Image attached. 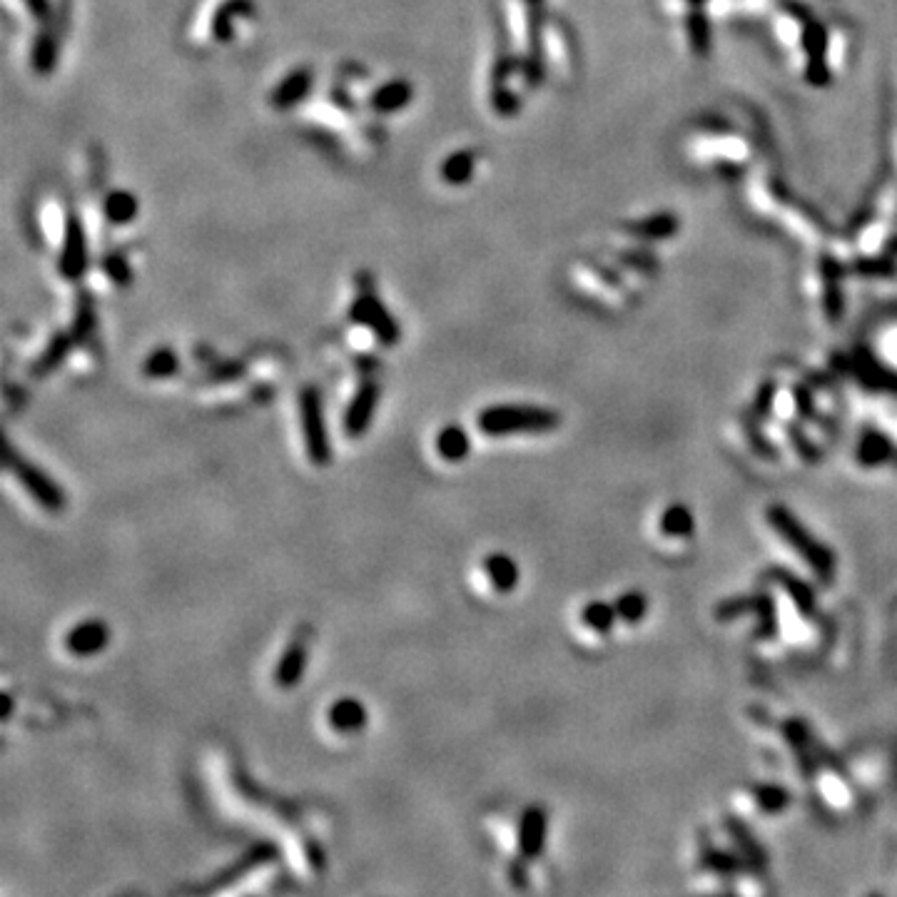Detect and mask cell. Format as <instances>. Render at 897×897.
<instances>
[{
    "mask_svg": "<svg viewBox=\"0 0 897 897\" xmlns=\"http://www.w3.org/2000/svg\"><path fill=\"white\" fill-rule=\"evenodd\" d=\"M282 870L280 855L272 848H262L260 855H252L250 860H245L242 865L232 868L230 873H225L222 878L210 880L202 888L192 890V893L182 897H255L262 895L272 883H275L277 873Z\"/></svg>",
    "mask_w": 897,
    "mask_h": 897,
    "instance_id": "1",
    "label": "cell"
},
{
    "mask_svg": "<svg viewBox=\"0 0 897 897\" xmlns=\"http://www.w3.org/2000/svg\"><path fill=\"white\" fill-rule=\"evenodd\" d=\"M561 424V417L544 407H526V404H496L484 409L476 419V427L486 437H511V434H546L554 432Z\"/></svg>",
    "mask_w": 897,
    "mask_h": 897,
    "instance_id": "2",
    "label": "cell"
},
{
    "mask_svg": "<svg viewBox=\"0 0 897 897\" xmlns=\"http://www.w3.org/2000/svg\"><path fill=\"white\" fill-rule=\"evenodd\" d=\"M299 414H302L304 447H307L309 461L314 466H327L332 461V447H329L327 422H324L322 394L314 387H304L299 394Z\"/></svg>",
    "mask_w": 897,
    "mask_h": 897,
    "instance_id": "3",
    "label": "cell"
},
{
    "mask_svg": "<svg viewBox=\"0 0 897 897\" xmlns=\"http://www.w3.org/2000/svg\"><path fill=\"white\" fill-rule=\"evenodd\" d=\"M8 466L15 471L18 481L23 484V489L33 496V501L38 506H43L45 511H63L65 509V491L45 474L43 469H38L35 464H30L25 456H18L13 449L8 447Z\"/></svg>",
    "mask_w": 897,
    "mask_h": 897,
    "instance_id": "4",
    "label": "cell"
},
{
    "mask_svg": "<svg viewBox=\"0 0 897 897\" xmlns=\"http://www.w3.org/2000/svg\"><path fill=\"white\" fill-rule=\"evenodd\" d=\"M653 539L668 554H676V551L691 546L696 539V521H693L688 506L671 504L661 509V514H656L653 519Z\"/></svg>",
    "mask_w": 897,
    "mask_h": 897,
    "instance_id": "5",
    "label": "cell"
},
{
    "mask_svg": "<svg viewBox=\"0 0 897 897\" xmlns=\"http://www.w3.org/2000/svg\"><path fill=\"white\" fill-rule=\"evenodd\" d=\"M768 524L770 529L775 531V536H780V539L785 541L788 549H793L795 554L803 556V561L810 566V569L818 571V574H825V569L830 566V556L825 554L820 546H815L813 541H810V536L805 534L803 526L795 524L793 516H788L783 509L775 506V509L768 511Z\"/></svg>",
    "mask_w": 897,
    "mask_h": 897,
    "instance_id": "6",
    "label": "cell"
},
{
    "mask_svg": "<svg viewBox=\"0 0 897 897\" xmlns=\"http://www.w3.org/2000/svg\"><path fill=\"white\" fill-rule=\"evenodd\" d=\"M349 317H352V322L367 327L384 347H394V344L399 342V337H402L399 324L394 322V317L387 312V307H384L372 292H359L352 309H349Z\"/></svg>",
    "mask_w": 897,
    "mask_h": 897,
    "instance_id": "7",
    "label": "cell"
},
{
    "mask_svg": "<svg viewBox=\"0 0 897 897\" xmlns=\"http://www.w3.org/2000/svg\"><path fill=\"white\" fill-rule=\"evenodd\" d=\"M110 643V628L105 621H83L75 628H70V633L65 636V648H68L73 656H95V653L105 651Z\"/></svg>",
    "mask_w": 897,
    "mask_h": 897,
    "instance_id": "8",
    "label": "cell"
},
{
    "mask_svg": "<svg viewBox=\"0 0 897 897\" xmlns=\"http://www.w3.org/2000/svg\"><path fill=\"white\" fill-rule=\"evenodd\" d=\"M85 267H88V247H85L83 227L75 217H70L65 227L63 252H60V272L65 280H78L83 277Z\"/></svg>",
    "mask_w": 897,
    "mask_h": 897,
    "instance_id": "9",
    "label": "cell"
},
{
    "mask_svg": "<svg viewBox=\"0 0 897 897\" xmlns=\"http://www.w3.org/2000/svg\"><path fill=\"white\" fill-rule=\"evenodd\" d=\"M377 399H379L377 384L367 382L359 387L352 404L347 407V414H344V429H347L349 437H362V434L367 432L369 424H372L374 419V412H377Z\"/></svg>",
    "mask_w": 897,
    "mask_h": 897,
    "instance_id": "10",
    "label": "cell"
},
{
    "mask_svg": "<svg viewBox=\"0 0 897 897\" xmlns=\"http://www.w3.org/2000/svg\"><path fill=\"white\" fill-rule=\"evenodd\" d=\"M307 663H309V641L304 636L292 638L290 646L285 648L282 653L280 663L275 668V683L280 688H295L299 681H302L304 671H307Z\"/></svg>",
    "mask_w": 897,
    "mask_h": 897,
    "instance_id": "11",
    "label": "cell"
},
{
    "mask_svg": "<svg viewBox=\"0 0 897 897\" xmlns=\"http://www.w3.org/2000/svg\"><path fill=\"white\" fill-rule=\"evenodd\" d=\"M618 626V618L613 606L601 601L586 603L579 611V628L591 643H606L613 636V628Z\"/></svg>",
    "mask_w": 897,
    "mask_h": 897,
    "instance_id": "12",
    "label": "cell"
},
{
    "mask_svg": "<svg viewBox=\"0 0 897 897\" xmlns=\"http://www.w3.org/2000/svg\"><path fill=\"white\" fill-rule=\"evenodd\" d=\"M327 721L334 733L352 736V733L364 731V726H367V708H364L359 701H354V698H339V701L332 703V708H329Z\"/></svg>",
    "mask_w": 897,
    "mask_h": 897,
    "instance_id": "13",
    "label": "cell"
},
{
    "mask_svg": "<svg viewBox=\"0 0 897 897\" xmlns=\"http://www.w3.org/2000/svg\"><path fill=\"white\" fill-rule=\"evenodd\" d=\"M484 571L489 576L491 589L499 591V594H511L519 586V566L509 554L494 551V554L486 556Z\"/></svg>",
    "mask_w": 897,
    "mask_h": 897,
    "instance_id": "14",
    "label": "cell"
},
{
    "mask_svg": "<svg viewBox=\"0 0 897 897\" xmlns=\"http://www.w3.org/2000/svg\"><path fill=\"white\" fill-rule=\"evenodd\" d=\"M309 88H312V70L299 68L277 85L275 93H272V105L277 110L295 108L299 100H304V95L309 93Z\"/></svg>",
    "mask_w": 897,
    "mask_h": 897,
    "instance_id": "15",
    "label": "cell"
},
{
    "mask_svg": "<svg viewBox=\"0 0 897 897\" xmlns=\"http://www.w3.org/2000/svg\"><path fill=\"white\" fill-rule=\"evenodd\" d=\"M409 100H412V85L407 80H392L372 95L369 105L377 113H397V110L407 108Z\"/></svg>",
    "mask_w": 897,
    "mask_h": 897,
    "instance_id": "16",
    "label": "cell"
},
{
    "mask_svg": "<svg viewBox=\"0 0 897 897\" xmlns=\"http://www.w3.org/2000/svg\"><path fill=\"white\" fill-rule=\"evenodd\" d=\"M471 451V442H469V434L464 432L461 427L456 424H449L444 427L442 432L437 434V454L442 456L444 461L449 464H456V461H464Z\"/></svg>",
    "mask_w": 897,
    "mask_h": 897,
    "instance_id": "17",
    "label": "cell"
},
{
    "mask_svg": "<svg viewBox=\"0 0 897 897\" xmlns=\"http://www.w3.org/2000/svg\"><path fill=\"white\" fill-rule=\"evenodd\" d=\"M138 210H140L138 200H135L133 192L128 190L110 192L103 202L105 217H108L113 225H128V222H133L135 217H138Z\"/></svg>",
    "mask_w": 897,
    "mask_h": 897,
    "instance_id": "18",
    "label": "cell"
},
{
    "mask_svg": "<svg viewBox=\"0 0 897 897\" xmlns=\"http://www.w3.org/2000/svg\"><path fill=\"white\" fill-rule=\"evenodd\" d=\"M613 611H616L618 626L623 628H636L638 623H643L648 611L646 596L638 594V591H628V594L618 596V601L613 603Z\"/></svg>",
    "mask_w": 897,
    "mask_h": 897,
    "instance_id": "19",
    "label": "cell"
},
{
    "mask_svg": "<svg viewBox=\"0 0 897 897\" xmlns=\"http://www.w3.org/2000/svg\"><path fill=\"white\" fill-rule=\"evenodd\" d=\"M70 347H73V339H70L68 334H58V337L50 339V344L45 347V352L40 354L38 362L33 364V374L45 377V374H50L53 369H58L60 364L65 362V357H68Z\"/></svg>",
    "mask_w": 897,
    "mask_h": 897,
    "instance_id": "20",
    "label": "cell"
},
{
    "mask_svg": "<svg viewBox=\"0 0 897 897\" xmlns=\"http://www.w3.org/2000/svg\"><path fill=\"white\" fill-rule=\"evenodd\" d=\"M474 165H476L474 152L469 150L454 152V155H449L447 162L442 165L444 182H449V185H466V182L471 180V175H474Z\"/></svg>",
    "mask_w": 897,
    "mask_h": 897,
    "instance_id": "21",
    "label": "cell"
},
{
    "mask_svg": "<svg viewBox=\"0 0 897 897\" xmlns=\"http://www.w3.org/2000/svg\"><path fill=\"white\" fill-rule=\"evenodd\" d=\"M177 369H180V359L170 347H160L150 352L143 364V374L150 379H167L177 374Z\"/></svg>",
    "mask_w": 897,
    "mask_h": 897,
    "instance_id": "22",
    "label": "cell"
},
{
    "mask_svg": "<svg viewBox=\"0 0 897 897\" xmlns=\"http://www.w3.org/2000/svg\"><path fill=\"white\" fill-rule=\"evenodd\" d=\"M55 58H58V43H55L53 35L43 33L35 40L33 55H30L35 73H50L55 68Z\"/></svg>",
    "mask_w": 897,
    "mask_h": 897,
    "instance_id": "23",
    "label": "cell"
},
{
    "mask_svg": "<svg viewBox=\"0 0 897 897\" xmlns=\"http://www.w3.org/2000/svg\"><path fill=\"white\" fill-rule=\"evenodd\" d=\"M105 272H108L110 280L120 287L130 285V277H133L130 275V267H128V262H125L123 255H110L108 260H105Z\"/></svg>",
    "mask_w": 897,
    "mask_h": 897,
    "instance_id": "24",
    "label": "cell"
},
{
    "mask_svg": "<svg viewBox=\"0 0 897 897\" xmlns=\"http://www.w3.org/2000/svg\"><path fill=\"white\" fill-rule=\"evenodd\" d=\"M93 304H90V297L83 295V302L78 304V322H75V337H85V334L93 329Z\"/></svg>",
    "mask_w": 897,
    "mask_h": 897,
    "instance_id": "25",
    "label": "cell"
},
{
    "mask_svg": "<svg viewBox=\"0 0 897 897\" xmlns=\"http://www.w3.org/2000/svg\"><path fill=\"white\" fill-rule=\"evenodd\" d=\"M25 5H28V10L35 15V18L48 20V15H50L48 0H25Z\"/></svg>",
    "mask_w": 897,
    "mask_h": 897,
    "instance_id": "26",
    "label": "cell"
}]
</instances>
